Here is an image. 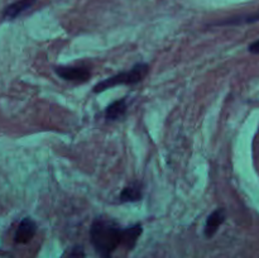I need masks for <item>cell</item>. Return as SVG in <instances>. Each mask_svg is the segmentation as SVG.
Listing matches in <instances>:
<instances>
[{"label": "cell", "mask_w": 259, "mask_h": 258, "mask_svg": "<svg viewBox=\"0 0 259 258\" xmlns=\"http://www.w3.org/2000/svg\"><path fill=\"white\" fill-rule=\"evenodd\" d=\"M123 229L110 220L96 219L91 225L90 238L101 258H110L111 253L121 244Z\"/></svg>", "instance_id": "6da1fadb"}, {"label": "cell", "mask_w": 259, "mask_h": 258, "mask_svg": "<svg viewBox=\"0 0 259 258\" xmlns=\"http://www.w3.org/2000/svg\"><path fill=\"white\" fill-rule=\"evenodd\" d=\"M148 70L149 66L147 63H137L132 67L131 71L120 72L118 75H114L111 77L106 78V80L101 81V82L96 83L94 86V93H103V91L118 85H134V83L141 82L147 76Z\"/></svg>", "instance_id": "7a4b0ae2"}, {"label": "cell", "mask_w": 259, "mask_h": 258, "mask_svg": "<svg viewBox=\"0 0 259 258\" xmlns=\"http://www.w3.org/2000/svg\"><path fill=\"white\" fill-rule=\"evenodd\" d=\"M56 73L61 78L76 82H85L91 77V72L86 67H72V66H60L55 68Z\"/></svg>", "instance_id": "3957f363"}, {"label": "cell", "mask_w": 259, "mask_h": 258, "mask_svg": "<svg viewBox=\"0 0 259 258\" xmlns=\"http://www.w3.org/2000/svg\"><path fill=\"white\" fill-rule=\"evenodd\" d=\"M35 230H37V224L30 218H24L20 222V224L18 225V229L14 235V240L19 243V244H25L29 240H32V238L35 234Z\"/></svg>", "instance_id": "277c9868"}, {"label": "cell", "mask_w": 259, "mask_h": 258, "mask_svg": "<svg viewBox=\"0 0 259 258\" xmlns=\"http://www.w3.org/2000/svg\"><path fill=\"white\" fill-rule=\"evenodd\" d=\"M225 218H227V214H225L224 209H217L209 215L206 220V225H205V235H206V238L214 237L220 225L225 222Z\"/></svg>", "instance_id": "5b68a950"}, {"label": "cell", "mask_w": 259, "mask_h": 258, "mask_svg": "<svg viewBox=\"0 0 259 258\" xmlns=\"http://www.w3.org/2000/svg\"><path fill=\"white\" fill-rule=\"evenodd\" d=\"M37 0H18V2L13 3V4L8 5L7 8L3 12V18L4 19H15L17 17H19L22 13H24L25 10L29 9L30 7L34 5V3Z\"/></svg>", "instance_id": "8992f818"}, {"label": "cell", "mask_w": 259, "mask_h": 258, "mask_svg": "<svg viewBox=\"0 0 259 258\" xmlns=\"http://www.w3.org/2000/svg\"><path fill=\"white\" fill-rule=\"evenodd\" d=\"M142 234V225L136 224L131 228H125L123 229V234H121V244L126 248V249H133L136 245L137 240Z\"/></svg>", "instance_id": "52a82bcc"}, {"label": "cell", "mask_w": 259, "mask_h": 258, "mask_svg": "<svg viewBox=\"0 0 259 258\" xmlns=\"http://www.w3.org/2000/svg\"><path fill=\"white\" fill-rule=\"evenodd\" d=\"M126 113V100L125 99H119V100L111 103L105 109V118L108 120H119L123 118Z\"/></svg>", "instance_id": "ba28073f"}, {"label": "cell", "mask_w": 259, "mask_h": 258, "mask_svg": "<svg viewBox=\"0 0 259 258\" xmlns=\"http://www.w3.org/2000/svg\"><path fill=\"white\" fill-rule=\"evenodd\" d=\"M143 196V189L139 182H134V184L129 185L125 189L121 191L120 194V201L121 202H133L139 201Z\"/></svg>", "instance_id": "9c48e42d"}, {"label": "cell", "mask_w": 259, "mask_h": 258, "mask_svg": "<svg viewBox=\"0 0 259 258\" xmlns=\"http://www.w3.org/2000/svg\"><path fill=\"white\" fill-rule=\"evenodd\" d=\"M259 20V12L253 13V14L244 15V17H235L232 19L224 20V22L219 23V25H238V24H244V23H254Z\"/></svg>", "instance_id": "30bf717a"}, {"label": "cell", "mask_w": 259, "mask_h": 258, "mask_svg": "<svg viewBox=\"0 0 259 258\" xmlns=\"http://www.w3.org/2000/svg\"><path fill=\"white\" fill-rule=\"evenodd\" d=\"M68 258H85V250L82 245H75L70 252Z\"/></svg>", "instance_id": "8fae6325"}, {"label": "cell", "mask_w": 259, "mask_h": 258, "mask_svg": "<svg viewBox=\"0 0 259 258\" xmlns=\"http://www.w3.org/2000/svg\"><path fill=\"white\" fill-rule=\"evenodd\" d=\"M249 52L250 53H254V55H259V39L258 40H254L253 43H250L249 45Z\"/></svg>", "instance_id": "7c38bea8"}]
</instances>
